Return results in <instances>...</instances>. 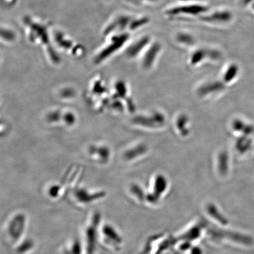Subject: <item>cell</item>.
Segmentation results:
<instances>
[{"mask_svg":"<svg viewBox=\"0 0 254 254\" xmlns=\"http://www.w3.org/2000/svg\"><path fill=\"white\" fill-rule=\"evenodd\" d=\"M233 17V14L229 9L218 7L209 9L198 20L208 26L221 27L229 24Z\"/></svg>","mask_w":254,"mask_h":254,"instance_id":"cell-2","label":"cell"},{"mask_svg":"<svg viewBox=\"0 0 254 254\" xmlns=\"http://www.w3.org/2000/svg\"><path fill=\"white\" fill-rule=\"evenodd\" d=\"M82 244H79L78 241H74L69 244L67 248H65L64 252L63 254H82Z\"/></svg>","mask_w":254,"mask_h":254,"instance_id":"cell-8","label":"cell"},{"mask_svg":"<svg viewBox=\"0 0 254 254\" xmlns=\"http://www.w3.org/2000/svg\"><path fill=\"white\" fill-rule=\"evenodd\" d=\"M100 216L94 214L91 219L90 223L87 225L85 230V240L84 238V247H82V254H97V244L99 243L98 228L100 224Z\"/></svg>","mask_w":254,"mask_h":254,"instance_id":"cell-3","label":"cell"},{"mask_svg":"<svg viewBox=\"0 0 254 254\" xmlns=\"http://www.w3.org/2000/svg\"><path fill=\"white\" fill-rule=\"evenodd\" d=\"M177 2H199L202 1V0H177Z\"/></svg>","mask_w":254,"mask_h":254,"instance_id":"cell-9","label":"cell"},{"mask_svg":"<svg viewBox=\"0 0 254 254\" xmlns=\"http://www.w3.org/2000/svg\"><path fill=\"white\" fill-rule=\"evenodd\" d=\"M209 8L202 1L177 2L164 10L165 17L169 20H181L199 18Z\"/></svg>","mask_w":254,"mask_h":254,"instance_id":"cell-1","label":"cell"},{"mask_svg":"<svg viewBox=\"0 0 254 254\" xmlns=\"http://www.w3.org/2000/svg\"><path fill=\"white\" fill-rule=\"evenodd\" d=\"M152 40H153L148 35H145V36L139 38L129 48L128 52L130 56H132V57H135L136 56H142Z\"/></svg>","mask_w":254,"mask_h":254,"instance_id":"cell-7","label":"cell"},{"mask_svg":"<svg viewBox=\"0 0 254 254\" xmlns=\"http://www.w3.org/2000/svg\"><path fill=\"white\" fill-rule=\"evenodd\" d=\"M163 52V46L157 41L152 40L150 45L142 54L143 60L145 64L154 63Z\"/></svg>","mask_w":254,"mask_h":254,"instance_id":"cell-6","label":"cell"},{"mask_svg":"<svg viewBox=\"0 0 254 254\" xmlns=\"http://www.w3.org/2000/svg\"><path fill=\"white\" fill-rule=\"evenodd\" d=\"M22 214L14 215L7 222L5 234L10 243L18 241L23 236L22 235L24 233L26 226V218Z\"/></svg>","mask_w":254,"mask_h":254,"instance_id":"cell-4","label":"cell"},{"mask_svg":"<svg viewBox=\"0 0 254 254\" xmlns=\"http://www.w3.org/2000/svg\"><path fill=\"white\" fill-rule=\"evenodd\" d=\"M174 41L176 45L180 49L192 50L196 46L195 38L189 32L180 31L174 35Z\"/></svg>","mask_w":254,"mask_h":254,"instance_id":"cell-5","label":"cell"}]
</instances>
